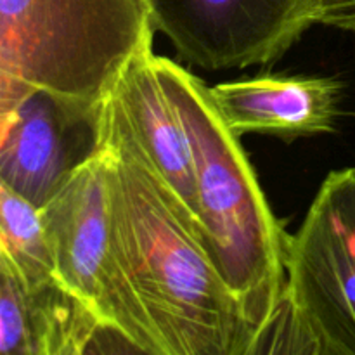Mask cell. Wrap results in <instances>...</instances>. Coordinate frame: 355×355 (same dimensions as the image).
Here are the masks:
<instances>
[{"instance_id":"cell-1","label":"cell","mask_w":355,"mask_h":355,"mask_svg":"<svg viewBox=\"0 0 355 355\" xmlns=\"http://www.w3.org/2000/svg\"><path fill=\"white\" fill-rule=\"evenodd\" d=\"M111 220L162 355H250L238 298L165 184L146 165L113 101L104 107Z\"/></svg>"},{"instance_id":"cell-2","label":"cell","mask_w":355,"mask_h":355,"mask_svg":"<svg viewBox=\"0 0 355 355\" xmlns=\"http://www.w3.org/2000/svg\"><path fill=\"white\" fill-rule=\"evenodd\" d=\"M159 82L186 125L194 155L203 245L241 307L259 354L281 307L288 234L270 210L239 135L225 125L210 87L155 54Z\"/></svg>"},{"instance_id":"cell-3","label":"cell","mask_w":355,"mask_h":355,"mask_svg":"<svg viewBox=\"0 0 355 355\" xmlns=\"http://www.w3.org/2000/svg\"><path fill=\"white\" fill-rule=\"evenodd\" d=\"M155 33L149 0H0V113L31 90L104 106Z\"/></svg>"},{"instance_id":"cell-4","label":"cell","mask_w":355,"mask_h":355,"mask_svg":"<svg viewBox=\"0 0 355 355\" xmlns=\"http://www.w3.org/2000/svg\"><path fill=\"white\" fill-rule=\"evenodd\" d=\"M263 352L355 355V168L329 172L288 234L283 298Z\"/></svg>"},{"instance_id":"cell-5","label":"cell","mask_w":355,"mask_h":355,"mask_svg":"<svg viewBox=\"0 0 355 355\" xmlns=\"http://www.w3.org/2000/svg\"><path fill=\"white\" fill-rule=\"evenodd\" d=\"M107 166L110 153L104 141L101 151L76 168L40 208L55 272L134 352L162 355L114 236Z\"/></svg>"},{"instance_id":"cell-6","label":"cell","mask_w":355,"mask_h":355,"mask_svg":"<svg viewBox=\"0 0 355 355\" xmlns=\"http://www.w3.org/2000/svg\"><path fill=\"white\" fill-rule=\"evenodd\" d=\"M156 31L198 68L269 64L319 24L314 0H149Z\"/></svg>"},{"instance_id":"cell-7","label":"cell","mask_w":355,"mask_h":355,"mask_svg":"<svg viewBox=\"0 0 355 355\" xmlns=\"http://www.w3.org/2000/svg\"><path fill=\"white\" fill-rule=\"evenodd\" d=\"M104 107L31 90L0 113V184L44 208L104 144Z\"/></svg>"},{"instance_id":"cell-8","label":"cell","mask_w":355,"mask_h":355,"mask_svg":"<svg viewBox=\"0 0 355 355\" xmlns=\"http://www.w3.org/2000/svg\"><path fill=\"white\" fill-rule=\"evenodd\" d=\"M110 97L146 165L165 184L203 243L193 148L182 118L159 82L155 52L134 59Z\"/></svg>"},{"instance_id":"cell-9","label":"cell","mask_w":355,"mask_h":355,"mask_svg":"<svg viewBox=\"0 0 355 355\" xmlns=\"http://www.w3.org/2000/svg\"><path fill=\"white\" fill-rule=\"evenodd\" d=\"M118 333L59 279L26 284L0 260V355H82Z\"/></svg>"},{"instance_id":"cell-10","label":"cell","mask_w":355,"mask_h":355,"mask_svg":"<svg viewBox=\"0 0 355 355\" xmlns=\"http://www.w3.org/2000/svg\"><path fill=\"white\" fill-rule=\"evenodd\" d=\"M225 125L284 141L335 132L342 83L331 76L259 75L210 87Z\"/></svg>"},{"instance_id":"cell-11","label":"cell","mask_w":355,"mask_h":355,"mask_svg":"<svg viewBox=\"0 0 355 355\" xmlns=\"http://www.w3.org/2000/svg\"><path fill=\"white\" fill-rule=\"evenodd\" d=\"M0 260L26 284L59 279L40 208L0 184Z\"/></svg>"},{"instance_id":"cell-12","label":"cell","mask_w":355,"mask_h":355,"mask_svg":"<svg viewBox=\"0 0 355 355\" xmlns=\"http://www.w3.org/2000/svg\"><path fill=\"white\" fill-rule=\"evenodd\" d=\"M319 24L355 31V0H314Z\"/></svg>"}]
</instances>
